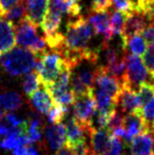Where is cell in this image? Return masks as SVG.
<instances>
[{
  "mask_svg": "<svg viewBox=\"0 0 154 155\" xmlns=\"http://www.w3.org/2000/svg\"><path fill=\"white\" fill-rule=\"evenodd\" d=\"M40 85H42V84L38 73L36 72L29 73V74H27L26 79L23 83L24 92H25V94L28 97H30L34 91H38Z\"/></svg>",
  "mask_w": 154,
  "mask_h": 155,
  "instance_id": "obj_22",
  "label": "cell"
},
{
  "mask_svg": "<svg viewBox=\"0 0 154 155\" xmlns=\"http://www.w3.org/2000/svg\"><path fill=\"white\" fill-rule=\"evenodd\" d=\"M124 128L126 130V134L121 140H123L127 146H129L133 137L146 130V124L141 115L140 110L125 115Z\"/></svg>",
  "mask_w": 154,
  "mask_h": 155,
  "instance_id": "obj_9",
  "label": "cell"
},
{
  "mask_svg": "<svg viewBox=\"0 0 154 155\" xmlns=\"http://www.w3.org/2000/svg\"><path fill=\"white\" fill-rule=\"evenodd\" d=\"M124 114L121 113L119 110H115V112L112 114V116L110 117V120H109V124L107 129L112 133L113 130H115L117 128L120 127H124Z\"/></svg>",
  "mask_w": 154,
  "mask_h": 155,
  "instance_id": "obj_30",
  "label": "cell"
},
{
  "mask_svg": "<svg viewBox=\"0 0 154 155\" xmlns=\"http://www.w3.org/2000/svg\"><path fill=\"white\" fill-rule=\"evenodd\" d=\"M152 23H153V24H154V21H153V22H152Z\"/></svg>",
  "mask_w": 154,
  "mask_h": 155,
  "instance_id": "obj_38",
  "label": "cell"
},
{
  "mask_svg": "<svg viewBox=\"0 0 154 155\" xmlns=\"http://www.w3.org/2000/svg\"><path fill=\"white\" fill-rule=\"evenodd\" d=\"M122 49L125 52H128V50L137 56H143L147 49V43L146 40L144 39L141 34H137L129 38L122 45Z\"/></svg>",
  "mask_w": 154,
  "mask_h": 155,
  "instance_id": "obj_21",
  "label": "cell"
},
{
  "mask_svg": "<svg viewBox=\"0 0 154 155\" xmlns=\"http://www.w3.org/2000/svg\"><path fill=\"white\" fill-rule=\"evenodd\" d=\"M122 148L123 145L122 142H121V138L111 134L107 149L103 155H120L122 152Z\"/></svg>",
  "mask_w": 154,
  "mask_h": 155,
  "instance_id": "obj_28",
  "label": "cell"
},
{
  "mask_svg": "<svg viewBox=\"0 0 154 155\" xmlns=\"http://www.w3.org/2000/svg\"><path fill=\"white\" fill-rule=\"evenodd\" d=\"M143 61L145 67L147 68L149 74L151 76V81H152V76L154 75V43L149 44V46L147 47V49L143 55Z\"/></svg>",
  "mask_w": 154,
  "mask_h": 155,
  "instance_id": "obj_29",
  "label": "cell"
},
{
  "mask_svg": "<svg viewBox=\"0 0 154 155\" xmlns=\"http://www.w3.org/2000/svg\"><path fill=\"white\" fill-rule=\"evenodd\" d=\"M68 114H69V107L54 103L47 114L48 122L52 125L61 123Z\"/></svg>",
  "mask_w": 154,
  "mask_h": 155,
  "instance_id": "obj_23",
  "label": "cell"
},
{
  "mask_svg": "<svg viewBox=\"0 0 154 155\" xmlns=\"http://www.w3.org/2000/svg\"><path fill=\"white\" fill-rule=\"evenodd\" d=\"M50 0H27L26 16L36 27H39L48 11Z\"/></svg>",
  "mask_w": 154,
  "mask_h": 155,
  "instance_id": "obj_15",
  "label": "cell"
},
{
  "mask_svg": "<svg viewBox=\"0 0 154 155\" xmlns=\"http://www.w3.org/2000/svg\"><path fill=\"white\" fill-rule=\"evenodd\" d=\"M45 140L51 150H58L66 141V128L62 123L46 126L44 128Z\"/></svg>",
  "mask_w": 154,
  "mask_h": 155,
  "instance_id": "obj_14",
  "label": "cell"
},
{
  "mask_svg": "<svg viewBox=\"0 0 154 155\" xmlns=\"http://www.w3.org/2000/svg\"><path fill=\"white\" fill-rule=\"evenodd\" d=\"M35 55L24 47H14L0 57V66L13 77L29 74L35 67Z\"/></svg>",
  "mask_w": 154,
  "mask_h": 155,
  "instance_id": "obj_1",
  "label": "cell"
},
{
  "mask_svg": "<svg viewBox=\"0 0 154 155\" xmlns=\"http://www.w3.org/2000/svg\"><path fill=\"white\" fill-rule=\"evenodd\" d=\"M116 103L119 111L126 115L141 109V104L136 91L126 84L122 85V89L117 97Z\"/></svg>",
  "mask_w": 154,
  "mask_h": 155,
  "instance_id": "obj_8",
  "label": "cell"
},
{
  "mask_svg": "<svg viewBox=\"0 0 154 155\" xmlns=\"http://www.w3.org/2000/svg\"><path fill=\"white\" fill-rule=\"evenodd\" d=\"M16 45L15 25L0 17V55L10 51Z\"/></svg>",
  "mask_w": 154,
  "mask_h": 155,
  "instance_id": "obj_13",
  "label": "cell"
},
{
  "mask_svg": "<svg viewBox=\"0 0 154 155\" xmlns=\"http://www.w3.org/2000/svg\"><path fill=\"white\" fill-rule=\"evenodd\" d=\"M55 155H76L74 150H73L71 147H69L66 144H64L62 147H60L57 152H56Z\"/></svg>",
  "mask_w": 154,
  "mask_h": 155,
  "instance_id": "obj_33",
  "label": "cell"
},
{
  "mask_svg": "<svg viewBox=\"0 0 154 155\" xmlns=\"http://www.w3.org/2000/svg\"><path fill=\"white\" fill-rule=\"evenodd\" d=\"M126 74L122 80L123 84H129L136 91L139 84L145 83L148 79L151 81V76L145 67L140 56L126 52ZM152 83V81H151Z\"/></svg>",
  "mask_w": 154,
  "mask_h": 155,
  "instance_id": "obj_4",
  "label": "cell"
},
{
  "mask_svg": "<svg viewBox=\"0 0 154 155\" xmlns=\"http://www.w3.org/2000/svg\"><path fill=\"white\" fill-rule=\"evenodd\" d=\"M26 15V5L24 1H20L18 4H16L14 7H12L11 9L7 12L4 16V18L11 23H13L16 26L17 24L21 21V20L25 17Z\"/></svg>",
  "mask_w": 154,
  "mask_h": 155,
  "instance_id": "obj_24",
  "label": "cell"
},
{
  "mask_svg": "<svg viewBox=\"0 0 154 155\" xmlns=\"http://www.w3.org/2000/svg\"><path fill=\"white\" fill-rule=\"evenodd\" d=\"M140 113L146 124V130L149 126L154 124V97L148 103L143 105L140 109ZM146 132V130H145Z\"/></svg>",
  "mask_w": 154,
  "mask_h": 155,
  "instance_id": "obj_27",
  "label": "cell"
},
{
  "mask_svg": "<svg viewBox=\"0 0 154 155\" xmlns=\"http://www.w3.org/2000/svg\"><path fill=\"white\" fill-rule=\"evenodd\" d=\"M87 21L93 28L95 35H101L103 36L102 47L109 44L113 38L111 31V14L108 10L102 12H92L88 15Z\"/></svg>",
  "mask_w": 154,
  "mask_h": 155,
  "instance_id": "obj_7",
  "label": "cell"
},
{
  "mask_svg": "<svg viewBox=\"0 0 154 155\" xmlns=\"http://www.w3.org/2000/svg\"><path fill=\"white\" fill-rule=\"evenodd\" d=\"M149 23L150 22L144 15L137 13V12H133L131 15H129L126 19L122 34L120 35L121 39H122V43L124 44L133 35L141 34V31L144 30Z\"/></svg>",
  "mask_w": 154,
  "mask_h": 155,
  "instance_id": "obj_10",
  "label": "cell"
},
{
  "mask_svg": "<svg viewBox=\"0 0 154 155\" xmlns=\"http://www.w3.org/2000/svg\"><path fill=\"white\" fill-rule=\"evenodd\" d=\"M62 15L58 12L48 9L47 13L42 19V22L39 27H41L42 31L45 38L51 36L59 32V28L61 25Z\"/></svg>",
  "mask_w": 154,
  "mask_h": 155,
  "instance_id": "obj_19",
  "label": "cell"
},
{
  "mask_svg": "<svg viewBox=\"0 0 154 155\" xmlns=\"http://www.w3.org/2000/svg\"><path fill=\"white\" fill-rule=\"evenodd\" d=\"M24 104L22 95L14 91L0 92V106L7 112L19 110Z\"/></svg>",
  "mask_w": 154,
  "mask_h": 155,
  "instance_id": "obj_20",
  "label": "cell"
},
{
  "mask_svg": "<svg viewBox=\"0 0 154 155\" xmlns=\"http://www.w3.org/2000/svg\"><path fill=\"white\" fill-rule=\"evenodd\" d=\"M66 141L65 144L72 149L75 148L77 145L86 142V130L77 121L74 117L70 118L66 125Z\"/></svg>",
  "mask_w": 154,
  "mask_h": 155,
  "instance_id": "obj_12",
  "label": "cell"
},
{
  "mask_svg": "<svg viewBox=\"0 0 154 155\" xmlns=\"http://www.w3.org/2000/svg\"><path fill=\"white\" fill-rule=\"evenodd\" d=\"M154 138L147 132H143L136 137L129 144L131 155H150Z\"/></svg>",
  "mask_w": 154,
  "mask_h": 155,
  "instance_id": "obj_17",
  "label": "cell"
},
{
  "mask_svg": "<svg viewBox=\"0 0 154 155\" xmlns=\"http://www.w3.org/2000/svg\"><path fill=\"white\" fill-rule=\"evenodd\" d=\"M31 105L39 114L47 115L54 104V100L45 87L38 88L30 96Z\"/></svg>",
  "mask_w": 154,
  "mask_h": 155,
  "instance_id": "obj_16",
  "label": "cell"
},
{
  "mask_svg": "<svg viewBox=\"0 0 154 155\" xmlns=\"http://www.w3.org/2000/svg\"><path fill=\"white\" fill-rule=\"evenodd\" d=\"M94 87L108 93L117 102V97H118L121 89H122V81L114 76L109 74L105 66L100 65L95 69Z\"/></svg>",
  "mask_w": 154,
  "mask_h": 155,
  "instance_id": "obj_6",
  "label": "cell"
},
{
  "mask_svg": "<svg viewBox=\"0 0 154 155\" xmlns=\"http://www.w3.org/2000/svg\"><path fill=\"white\" fill-rule=\"evenodd\" d=\"M128 15L120 11H114L111 13V31L113 35H121Z\"/></svg>",
  "mask_w": 154,
  "mask_h": 155,
  "instance_id": "obj_26",
  "label": "cell"
},
{
  "mask_svg": "<svg viewBox=\"0 0 154 155\" xmlns=\"http://www.w3.org/2000/svg\"><path fill=\"white\" fill-rule=\"evenodd\" d=\"M13 155H17V154H15V153H14V154H13Z\"/></svg>",
  "mask_w": 154,
  "mask_h": 155,
  "instance_id": "obj_37",
  "label": "cell"
},
{
  "mask_svg": "<svg viewBox=\"0 0 154 155\" xmlns=\"http://www.w3.org/2000/svg\"><path fill=\"white\" fill-rule=\"evenodd\" d=\"M65 65V60L60 53L56 51L44 52L36 59L35 72L38 73L42 87H47L57 80Z\"/></svg>",
  "mask_w": 154,
  "mask_h": 155,
  "instance_id": "obj_3",
  "label": "cell"
},
{
  "mask_svg": "<svg viewBox=\"0 0 154 155\" xmlns=\"http://www.w3.org/2000/svg\"><path fill=\"white\" fill-rule=\"evenodd\" d=\"M151 155H154V141H153V144H152V148H151Z\"/></svg>",
  "mask_w": 154,
  "mask_h": 155,
  "instance_id": "obj_35",
  "label": "cell"
},
{
  "mask_svg": "<svg viewBox=\"0 0 154 155\" xmlns=\"http://www.w3.org/2000/svg\"><path fill=\"white\" fill-rule=\"evenodd\" d=\"M136 93L139 98L141 107H143L154 97V84L145 81V83L139 84V87L136 89Z\"/></svg>",
  "mask_w": 154,
  "mask_h": 155,
  "instance_id": "obj_25",
  "label": "cell"
},
{
  "mask_svg": "<svg viewBox=\"0 0 154 155\" xmlns=\"http://www.w3.org/2000/svg\"><path fill=\"white\" fill-rule=\"evenodd\" d=\"M152 83L154 84V75L152 76Z\"/></svg>",
  "mask_w": 154,
  "mask_h": 155,
  "instance_id": "obj_36",
  "label": "cell"
},
{
  "mask_svg": "<svg viewBox=\"0 0 154 155\" xmlns=\"http://www.w3.org/2000/svg\"><path fill=\"white\" fill-rule=\"evenodd\" d=\"M87 134L90 138V155H103L107 149L112 133L108 129L91 127L87 130Z\"/></svg>",
  "mask_w": 154,
  "mask_h": 155,
  "instance_id": "obj_11",
  "label": "cell"
},
{
  "mask_svg": "<svg viewBox=\"0 0 154 155\" xmlns=\"http://www.w3.org/2000/svg\"><path fill=\"white\" fill-rule=\"evenodd\" d=\"M49 9L63 14H68L71 17H79L82 11L80 0H50Z\"/></svg>",
  "mask_w": 154,
  "mask_h": 155,
  "instance_id": "obj_18",
  "label": "cell"
},
{
  "mask_svg": "<svg viewBox=\"0 0 154 155\" xmlns=\"http://www.w3.org/2000/svg\"><path fill=\"white\" fill-rule=\"evenodd\" d=\"M36 27L31 20L25 16L15 26L16 43L21 47L28 48L35 56L39 57L46 52L45 38L38 35Z\"/></svg>",
  "mask_w": 154,
  "mask_h": 155,
  "instance_id": "obj_2",
  "label": "cell"
},
{
  "mask_svg": "<svg viewBox=\"0 0 154 155\" xmlns=\"http://www.w3.org/2000/svg\"><path fill=\"white\" fill-rule=\"evenodd\" d=\"M92 1V12H102L107 11L111 7V3L109 0H91Z\"/></svg>",
  "mask_w": 154,
  "mask_h": 155,
  "instance_id": "obj_31",
  "label": "cell"
},
{
  "mask_svg": "<svg viewBox=\"0 0 154 155\" xmlns=\"http://www.w3.org/2000/svg\"><path fill=\"white\" fill-rule=\"evenodd\" d=\"M20 1L22 0H0V17L4 18L7 12Z\"/></svg>",
  "mask_w": 154,
  "mask_h": 155,
  "instance_id": "obj_32",
  "label": "cell"
},
{
  "mask_svg": "<svg viewBox=\"0 0 154 155\" xmlns=\"http://www.w3.org/2000/svg\"><path fill=\"white\" fill-rule=\"evenodd\" d=\"M73 117L83 126L86 132H87L88 129L93 127V117L97 112L94 92L76 97L73 103Z\"/></svg>",
  "mask_w": 154,
  "mask_h": 155,
  "instance_id": "obj_5",
  "label": "cell"
},
{
  "mask_svg": "<svg viewBox=\"0 0 154 155\" xmlns=\"http://www.w3.org/2000/svg\"><path fill=\"white\" fill-rule=\"evenodd\" d=\"M3 116H4V112H3V110H2V108H1V106H0V122H1Z\"/></svg>",
  "mask_w": 154,
  "mask_h": 155,
  "instance_id": "obj_34",
  "label": "cell"
}]
</instances>
